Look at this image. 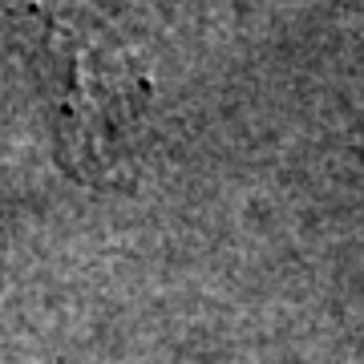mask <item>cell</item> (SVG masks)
I'll return each instance as SVG.
<instances>
[{"instance_id": "cell-1", "label": "cell", "mask_w": 364, "mask_h": 364, "mask_svg": "<svg viewBox=\"0 0 364 364\" xmlns=\"http://www.w3.org/2000/svg\"><path fill=\"white\" fill-rule=\"evenodd\" d=\"M45 85L57 150L77 178L105 182L138 158L150 122V77L105 28L53 16L45 25Z\"/></svg>"}]
</instances>
